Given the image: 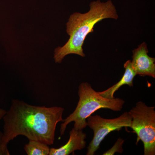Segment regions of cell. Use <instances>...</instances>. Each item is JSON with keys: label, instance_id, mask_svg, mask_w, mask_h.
I'll use <instances>...</instances> for the list:
<instances>
[{"label": "cell", "instance_id": "obj_2", "mask_svg": "<svg viewBox=\"0 0 155 155\" xmlns=\"http://www.w3.org/2000/svg\"><path fill=\"white\" fill-rule=\"evenodd\" d=\"M118 18L116 7L110 0L106 2L93 1L90 4L88 12L84 14L76 12L70 15L67 23V32L70 37L63 46L55 50V63L61 64L66 56L71 54L85 57L82 47L87 36L93 32L94 25L103 19L117 20Z\"/></svg>", "mask_w": 155, "mask_h": 155}, {"label": "cell", "instance_id": "obj_10", "mask_svg": "<svg viewBox=\"0 0 155 155\" xmlns=\"http://www.w3.org/2000/svg\"><path fill=\"white\" fill-rule=\"evenodd\" d=\"M124 143V140L121 138H118L116 143L114 145V146L105 153L103 154V155H114L116 153H122L123 151V143Z\"/></svg>", "mask_w": 155, "mask_h": 155}, {"label": "cell", "instance_id": "obj_7", "mask_svg": "<svg viewBox=\"0 0 155 155\" xmlns=\"http://www.w3.org/2000/svg\"><path fill=\"white\" fill-rule=\"evenodd\" d=\"M87 137L83 130L73 128L69 132V138L67 143L59 148H50L49 155H69L74 154L76 150H81L85 147Z\"/></svg>", "mask_w": 155, "mask_h": 155}, {"label": "cell", "instance_id": "obj_3", "mask_svg": "<svg viewBox=\"0 0 155 155\" xmlns=\"http://www.w3.org/2000/svg\"><path fill=\"white\" fill-rule=\"evenodd\" d=\"M79 101L74 112L64 119L60 128L61 136L64 135L67 125L74 122V128L83 130L87 126V119L95 112L101 109L120 111L125 101L119 98L112 99L104 97L95 91L88 82H82L78 87Z\"/></svg>", "mask_w": 155, "mask_h": 155}, {"label": "cell", "instance_id": "obj_11", "mask_svg": "<svg viewBox=\"0 0 155 155\" xmlns=\"http://www.w3.org/2000/svg\"><path fill=\"white\" fill-rule=\"evenodd\" d=\"M6 111L2 109H0V119H2L6 114Z\"/></svg>", "mask_w": 155, "mask_h": 155}, {"label": "cell", "instance_id": "obj_5", "mask_svg": "<svg viewBox=\"0 0 155 155\" xmlns=\"http://www.w3.org/2000/svg\"><path fill=\"white\" fill-rule=\"evenodd\" d=\"M131 116L125 112L119 117L113 119L103 118L99 115L90 116L87 119V124L93 130L94 136L87 147V155H94L106 136L112 131L130 127Z\"/></svg>", "mask_w": 155, "mask_h": 155}, {"label": "cell", "instance_id": "obj_1", "mask_svg": "<svg viewBox=\"0 0 155 155\" xmlns=\"http://www.w3.org/2000/svg\"><path fill=\"white\" fill-rule=\"evenodd\" d=\"M64 109L59 107H47L31 105L14 99L3 117V132H0V155H9V142L19 135L30 140L54 144L57 124L63 122Z\"/></svg>", "mask_w": 155, "mask_h": 155}, {"label": "cell", "instance_id": "obj_8", "mask_svg": "<svg viewBox=\"0 0 155 155\" xmlns=\"http://www.w3.org/2000/svg\"><path fill=\"white\" fill-rule=\"evenodd\" d=\"M125 69V72L119 82L109 87L105 91L98 92L101 96L106 98L112 99L114 98L115 93L123 85H127L130 87L133 86V81L136 74L134 71L131 66V60H128L124 65Z\"/></svg>", "mask_w": 155, "mask_h": 155}, {"label": "cell", "instance_id": "obj_6", "mask_svg": "<svg viewBox=\"0 0 155 155\" xmlns=\"http://www.w3.org/2000/svg\"><path fill=\"white\" fill-rule=\"evenodd\" d=\"M131 66L136 75L155 78V58L148 55V49L145 42L132 51Z\"/></svg>", "mask_w": 155, "mask_h": 155}, {"label": "cell", "instance_id": "obj_9", "mask_svg": "<svg viewBox=\"0 0 155 155\" xmlns=\"http://www.w3.org/2000/svg\"><path fill=\"white\" fill-rule=\"evenodd\" d=\"M50 149L48 145L36 140H29L24 147L28 155H48L49 154Z\"/></svg>", "mask_w": 155, "mask_h": 155}, {"label": "cell", "instance_id": "obj_4", "mask_svg": "<svg viewBox=\"0 0 155 155\" xmlns=\"http://www.w3.org/2000/svg\"><path fill=\"white\" fill-rule=\"evenodd\" d=\"M131 116L130 127L141 140L144 147V155H155V107H150L139 101L129 111Z\"/></svg>", "mask_w": 155, "mask_h": 155}]
</instances>
